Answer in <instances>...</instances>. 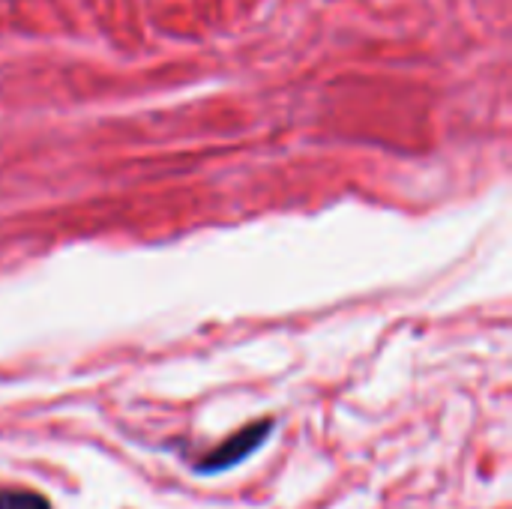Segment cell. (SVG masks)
<instances>
[{"instance_id": "cell-1", "label": "cell", "mask_w": 512, "mask_h": 509, "mask_svg": "<svg viewBox=\"0 0 512 509\" xmlns=\"http://www.w3.org/2000/svg\"><path fill=\"white\" fill-rule=\"evenodd\" d=\"M270 429H273V423H270V420H261V423H255V426L243 429V432H240V435H234L228 444H222L216 453H210V456H207V462H201V465H198V471L213 474V471L234 468L237 462L249 459V453H255V450L267 441V432H270Z\"/></svg>"}, {"instance_id": "cell-2", "label": "cell", "mask_w": 512, "mask_h": 509, "mask_svg": "<svg viewBox=\"0 0 512 509\" xmlns=\"http://www.w3.org/2000/svg\"><path fill=\"white\" fill-rule=\"evenodd\" d=\"M0 509H51L39 492L27 489H0Z\"/></svg>"}]
</instances>
